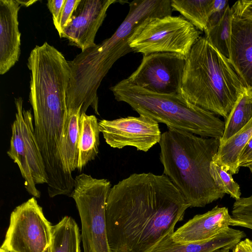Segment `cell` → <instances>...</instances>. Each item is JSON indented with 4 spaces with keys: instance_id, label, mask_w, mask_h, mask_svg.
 <instances>
[{
    "instance_id": "cell-1",
    "label": "cell",
    "mask_w": 252,
    "mask_h": 252,
    "mask_svg": "<svg viewBox=\"0 0 252 252\" xmlns=\"http://www.w3.org/2000/svg\"><path fill=\"white\" fill-rule=\"evenodd\" d=\"M190 207L165 175L134 173L111 188L105 219L111 252H151Z\"/></svg>"
},
{
    "instance_id": "cell-2",
    "label": "cell",
    "mask_w": 252,
    "mask_h": 252,
    "mask_svg": "<svg viewBox=\"0 0 252 252\" xmlns=\"http://www.w3.org/2000/svg\"><path fill=\"white\" fill-rule=\"evenodd\" d=\"M163 174L176 187L190 207H204L225 193L215 184L210 166L220 139L168 128L159 142Z\"/></svg>"
},
{
    "instance_id": "cell-3",
    "label": "cell",
    "mask_w": 252,
    "mask_h": 252,
    "mask_svg": "<svg viewBox=\"0 0 252 252\" xmlns=\"http://www.w3.org/2000/svg\"><path fill=\"white\" fill-rule=\"evenodd\" d=\"M245 88L228 59L201 36L186 59L181 94L225 120Z\"/></svg>"
},
{
    "instance_id": "cell-4",
    "label": "cell",
    "mask_w": 252,
    "mask_h": 252,
    "mask_svg": "<svg viewBox=\"0 0 252 252\" xmlns=\"http://www.w3.org/2000/svg\"><path fill=\"white\" fill-rule=\"evenodd\" d=\"M110 90L117 101L127 103L139 115L163 123L168 128L219 139L223 134L224 122L213 113L191 103L181 93L150 92L132 84L127 78Z\"/></svg>"
},
{
    "instance_id": "cell-5",
    "label": "cell",
    "mask_w": 252,
    "mask_h": 252,
    "mask_svg": "<svg viewBox=\"0 0 252 252\" xmlns=\"http://www.w3.org/2000/svg\"><path fill=\"white\" fill-rule=\"evenodd\" d=\"M111 184L82 173L74 178L73 198L81 223L83 252H111L107 237L105 206Z\"/></svg>"
},
{
    "instance_id": "cell-6",
    "label": "cell",
    "mask_w": 252,
    "mask_h": 252,
    "mask_svg": "<svg viewBox=\"0 0 252 252\" xmlns=\"http://www.w3.org/2000/svg\"><path fill=\"white\" fill-rule=\"evenodd\" d=\"M16 112L11 125L12 134L8 157L17 164L25 180L26 190L32 196L39 198L41 193L38 184H47V176L40 149L37 142L31 109L23 107L21 97L15 98Z\"/></svg>"
},
{
    "instance_id": "cell-7",
    "label": "cell",
    "mask_w": 252,
    "mask_h": 252,
    "mask_svg": "<svg viewBox=\"0 0 252 252\" xmlns=\"http://www.w3.org/2000/svg\"><path fill=\"white\" fill-rule=\"evenodd\" d=\"M201 33L182 16L155 18L131 39L130 47L133 52L143 56L167 52L187 59Z\"/></svg>"
},
{
    "instance_id": "cell-8",
    "label": "cell",
    "mask_w": 252,
    "mask_h": 252,
    "mask_svg": "<svg viewBox=\"0 0 252 252\" xmlns=\"http://www.w3.org/2000/svg\"><path fill=\"white\" fill-rule=\"evenodd\" d=\"M52 226L32 196L11 212L1 246L9 252H49Z\"/></svg>"
},
{
    "instance_id": "cell-9",
    "label": "cell",
    "mask_w": 252,
    "mask_h": 252,
    "mask_svg": "<svg viewBox=\"0 0 252 252\" xmlns=\"http://www.w3.org/2000/svg\"><path fill=\"white\" fill-rule=\"evenodd\" d=\"M186 58L174 53L143 56L137 68L127 78L132 84L162 94L181 93Z\"/></svg>"
},
{
    "instance_id": "cell-10",
    "label": "cell",
    "mask_w": 252,
    "mask_h": 252,
    "mask_svg": "<svg viewBox=\"0 0 252 252\" xmlns=\"http://www.w3.org/2000/svg\"><path fill=\"white\" fill-rule=\"evenodd\" d=\"M98 124L106 143L113 148L131 146L146 152L161 139L158 123L143 115L101 120Z\"/></svg>"
},
{
    "instance_id": "cell-11",
    "label": "cell",
    "mask_w": 252,
    "mask_h": 252,
    "mask_svg": "<svg viewBox=\"0 0 252 252\" xmlns=\"http://www.w3.org/2000/svg\"><path fill=\"white\" fill-rule=\"evenodd\" d=\"M116 0H81L72 21L60 35L67 39L69 44L82 51L95 46L96 33L102 25L109 6Z\"/></svg>"
},
{
    "instance_id": "cell-12",
    "label": "cell",
    "mask_w": 252,
    "mask_h": 252,
    "mask_svg": "<svg viewBox=\"0 0 252 252\" xmlns=\"http://www.w3.org/2000/svg\"><path fill=\"white\" fill-rule=\"evenodd\" d=\"M228 60L244 86L252 90V19L233 14Z\"/></svg>"
},
{
    "instance_id": "cell-13",
    "label": "cell",
    "mask_w": 252,
    "mask_h": 252,
    "mask_svg": "<svg viewBox=\"0 0 252 252\" xmlns=\"http://www.w3.org/2000/svg\"><path fill=\"white\" fill-rule=\"evenodd\" d=\"M20 4L16 0H0V74L6 73L18 61L21 33L18 26Z\"/></svg>"
},
{
    "instance_id": "cell-14",
    "label": "cell",
    "mask_w": 252,
    "mask_h": 252,
    "mask_svg": "<svg viewBox=\"0 0 252 252\" xmlns=\"http://www.w3.org/2000/svg\"><path fill=\"white\" fill-rule=\"evenodd\" d=\"M230 220L228 208L216 206L189 220L175 231L171 237L174 242L180 243L205 241L229 227Z\"/></svg>"
},
{
    "instance_id": "cell-15",
    "label": "cell",
    "mask_w": 252,
    "mask_h": 252,
    "mask_svg": "<svg viewBox=\"0 0 252 252\" xmlns=\"http://www.w3.org/2000/svg\"><path fill=\"white\" fill-rule=\"evenodd\" d=\"M246 236L243 231L230 227L208 240L199 242L176 243L170 236L162 239L151 252H215L225 248L232 250Z\"/></svg>"
},
{
    "instance_id": "cell-16",
    "label": "cell",
    "mask_w": 252,
    "mask_h": 252,
    "mask_svg": "<svg viewBox=\"0 0 252 252\" xmlns=\"http://www.w3.org/2000/svg\"><path fill=\"white\" fill-rule=\"evenodd\" d=\"M99 130L97 118L86 113L80 117V131L78 141L77 169L81 171L99 153Z\"/></svg>"
},
{
    "instance_id": "cell-17",
    "label": "cell",
    "mask_w": 252,
    "mask_h": 252,
    "mask_svg": "<svg viewBox=\"0 0 252 252\" xmlns=\"http://www.w3.org/2000/svg\"><path fill=\"white\" fill-rule=\"evenodd\" d=\"M252 138V119L237 133L220 144L213 161L231 175L237 174L240 169L239 160L241 154Z\"/></svg>"
},
{
    "instance_id": "cell-18",
    "label": "cell",
    "mask_w": 252,
    "mask_h": 252,
    "mask_svg": "<svg viewBox=\"0 0 252 252\" xmlns=\"http://www.w3.org/2000/svg\"><path fill=\"white\" fill-rule=\"evenodd\" d=\"M81 233L75 220L64 216L52 226V239L49 252H81Z\"/></svg>"
},
{
    "instance_id": "cell-19",
    "label": "cell",
    "mask_w": 252,
    "mask_h": 252,
    "mask_svg": "<svg viewBox=\"0 0 252 252\" xmlns=\"http://www.w3.org/2000/svg\"><path fill=\"white\" fill-rule=\"evenodd\" d=\"M252 119V90L245 87L227 118L220 144L228 140L244 127Z\"/></svg>"
},
{
    "instance_id": "cell-20",
    "label": "cell",
    "mask_w": 252,
    "mask_h": 252,
    "mask_svg": "<svg viewBox=\"0 0 252 252\" xmlns=\"http://www.w3.org/2000/svg\"><path fill=\"white\" fill-rule=\"evenodd\" d=\"M171 6L200 32L206 29L213 0H171Z\"/></svg>"
},
{
    "instance_id": "cell-21",
    "label": "cell",
    "mask_w": 252,
    "mask_h": 252,
    "mask_svg": "<svg viewBox=\"0 0 252 252\" xmlns=\"http://www.w3.org/2000/svg\"><path fill=\"white\" fill-rule=\"evenodd\" d=\"M233 12L228 5L220 21L204 32L207 40L223 56L229 58Z\"/></svg>"
},
{
    "instance_id": "cell-22",
    "label": "cell",
    "mask_w": 252,
    "mask_h": 252,
    "mask_svg": "<svg viewBox=\"0 0 252 252\" xmlns=\"http://www.w3.org/2000/svg\"><path fill=\"white\" fill-rule=\"evenodd\" d=\"M210 172L215 184L224 193L236 200L241 198L240 187L229 172L214 161L210 164Z\"/></svg>"
},
{
    "instance_id": "cell-23",
    "label": "cell",
    "mask_w": 252,
    "mask_h": 252,
    "mask_svg": "<svg viewBox=\"0 0 252 252\" xmlns=\"http://www.w3.org/2000/svg\"><path fill=\"white\" fill-rule=\"evenodd\" d=\"M80 1L81 0H65L60 19L59 29L57 30L59 36L71 23L74 12Z\"/></svg>"
},
{
    "instance_id": "cell-24",
    "label": "cell",
    "mask_w": 252,
    "mask_h": 252,
    "mask_svg": "<svg viewBox=\"0 0 252 252\" xmlns=\"http://www.w3.org/2000/svg\"><path fill=\"white\" fill-rule=\"evenodd\" d=\"M231 8L233 14L252 19V0L237 1Z\"/></svg>"
},
{
    "instance_id": "cell-25",
    "label": "cell",
    "mask_w": 252,
    "mask_h": 252,
    "mask_svg": "<svg viewBox=\"0 0 252 252\" xmlns=\"http://www.w3.org/2000/svg\"><path fill=\"white\" fill-rule=\"evenodd\" d=\"M65 0H48L47 5L52 15L54 25L59 29L60 19Z\"/></svg>"
},
{
    "instance_id": "cell-26",
    "label": "cell",
    "mask_w": 252,
    "mask_h": 252,
    "mask_svg": "<svg viewBox=\"0 0 252 252\" xmlns=\"http://www.w3.org/2000/svg\"><path fill=\"white\" fill-rule=\"evenodd\" d=\"M239 166L248 168L252 173V138L243 150L239 160Z\"/></svg>"
},
{
    "instance_id": "cell-27",
    "label": "cell",
    "mask_w": 252,
    "mask_h": 252,
    "mask_svg": "<svg viewBox=\"0 0 252 252\" xmlns=\"http://www.w3.org/2000/svg\"><path fill=\"white\" fill-rule=\"evenodd\" d=\"M232 252H252V240L249 238L241 240L233 248Z\"/></svg>"
},
{
    "instance_id": "cell-28",
    "label": "cell",
    "mask_w": 252,
    "mask_h": 252,
    "mask_svg": "<svg viewBox=\"0 0 252 252\" xmlns=\"http://www.w3.org/2000/svg\"><path fill=\"white\" fill-rule=\"evenodd\" d=\"M21 5H24L26 7H28L30 5H32L34 3L37 1V0H16Z\"/></svg>"
},
{
    "instance_id": "cell-29",
    "label": "cell",
    "mask_w": 252,
    "mask_h": 252,
    "mask_svg": "<svg viewBox=\"0 0 252 252\" xmlns=\"http://www.w3.org/2000/svg\"><path fill=\"white\" fill-rule=\"evenodd\" d=\"M230 250L229 248H225L220 249L215 252H229Z\"/></svg>"
},
{
    "instance_id": "cell-30",
    "label": "cell",
    "mask_w": 252,
    "mask_h": 252,
    "mask_svg": "<svg viewBox=\"0 0 252 252\" xmlns=\"http://www.w3.org/2000/svg\"><path fill=\"white\" fill-rule=\"evenodd\" d=\"M0 252H9L5 248L1 246Z\"/></svg>"
}]
</instances>
